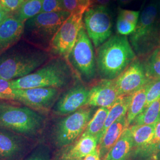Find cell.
Segmentation results:
<instances>
[{
	"label": "cell",
	"instance_id": "1",
	"mask_svg": "<svg viewBox=\"0 0 160 160\" xmlns=\"http://www.w3.org/2000/svg\"><path fill=\"white\" fill-rule=\"evenodd\" d=\"M50 58L46 50L26 42L17 43L0 55V78L12 81L32 74Z\"/></svg>",
	"mask_w": 160,
	"mask_h": 160
},
{
	"label": "cell",
	"instance_id": "2",
	"mask_svg": "<svg viewBox=\"0 0 160 160\" xmlns=\"http://www.w3.org/2000/svg\"><path fill=\"white\" fill-rule=\"evenodd\" d=\"M136 59L126 36L113 35L97 49V69L104 80L116 79Z\"/></svg>",
	"mask_w": 160,
	"mask_h": 160
},
{
	"label": "cell",
	"instance_id": "3",
	"mask_svg": "<svg viewBox=\"0 0 160 160\" xmlns=\"http://www.w3.org/2000/svg\"><path fill=\"white\" fill-rule=\"evenodd\" d=\"M72 79V71L68 61L63 58H52L24 77L11 81L13 89L38 87L60 88L67 86Z\"/></svg>",
	"mask_w": 160,
	"mask_h": 160
},
{
	"label": "cell",
	"instance_id": "4",
	"mask_svg": "<svg viewBox=\"0 0 160 160\" xmlns=\"http://www.w3.org/2000/svg\"><path fill=\"white\" fill-rule=\"evenodd\" d=\"M129 40L133 51L139 56L160 47V0H150L144 7Z\"/></svg>",
	"mask_w": 160,
	"mask_h": 160
},
{
	"label": "cell",
	"instance_id": "5",
	"mask_svg": "<svg viewBox=\"0 0 160 160\" xmlns=\"http://www.w3.org/2000/svg\"><path fill=\"white\" fill-rule=\"evenodd\" d=\"M45 117L28 106L0 103V127L24 137H33L42 130Z\"/></svg>",
	"mask_w": 160,
	"mask_h": 160
},
{
	"label": "cell",
	"instance_id": "6",
	"mask_svg": "<svg viewBox=\"0 0 160 160\" xmlns=\"http://www.w3.org/2000/svg\"><path fill=\"white\" fill-rule=\"evenodd\" d=\"M71 14L63 10L41 12L24 23L23 39L42 49L46 45L50 47L54 36Z\"/></svg>",
	"mask_w": 160,
	"mask_h": 160
},
{
	"label": "cell",
	"instance_id": "7",
	"mask_svg": "<svg viewBox=\"0 0 160 160\" xmlns=\"http://www.w3.org/2000/svg\"><path fill=\"white\" fill-rule=\"evenodd\" d=\"M68 61L80 77L86 81L93 80L96 75V59L92 42L83 26L80 29L75 44Z\"/></svg>",
	"mask_w": 160,
	"mask_h": 160
},
{
	"label": "cell",
	"instance_id": "8",
	"mask_svg": "<svg viewBox=\"0 0 160 160\" xmlns=\"http://www.w3.org/2000/svg\"><path fill=\"white\" fill-rule=\"evenodd\" d=\"M92 116L90 108H81L60 120L55 126L53 139L56 145L63 148L71 145L85 131Z\"/></svg>",
	"mask_w": 160,
	"mask_h": 160
},
{
	"label": "cell",
	"instance_id": "9",
	"mask_svg": "<svg viewBox=\"0 0 160 160\" xmlns=\"http://www.w3.org/2000/svg\"><path fill=\"white\" fill-rule=\"evenodd\" d=\"M82 19L87 33L95 48L112 36L113 17L108 7H90L84 13Z\"/></svg>",
	"mask_w": 160,
	"mask_h": 160
},
{
	"label": "cell",
	"instance_id": "10",
	"mask_svg": "<svg viewBox=\"0 0 160 160\" xmlns=\"http://www.w3.org/2000/svg\"><path fill=\"white\" fill-rule=\"evenodd\" d=\"M83 14L80 12L72 13L58 30L49 47L54 54L68 61L80 29L83 26Z\"/></svg>",
	"mask_w": 160,
	"mask_h": 160
},
{
	"label": "cell",
	"instance_id": "11",
	"mask_svg": "<svg viewBox=\"0 0 160 160\" xmlns=\"http://www.w3.org/2000/svg\"><path fill=\"white\" fill-rule=\"evenodd\" d=\"M14 94L15 101L36 111H46L55 102L59 89L52 87L14 89Z\"/></svg>",
	"mask_w": 160,
	"mask_h": 160
},
{
	"label": "cell",
	"instance_id": "12",
	"mask_svg": "<svg viewBox=\"0 0 160 160\" xmlns=\"http://www.w3.org/2000/svg\"><path fill=\"white\" fill-rule=\"evenodd\" d=\"M151 80L147 74L145 65L137 59L114 81L120 96L131 95Z\"/></svg>",
	"mask_w": 160,
	"mask_h": 160
},
{
	"label": "cell",
	"instance_id": "13",
	"mask_svg": "<svg viewBox=\"0 0 160 160\" xmlns=\"http://www.w3.org/2000/svg\"><path fill=\"white\" fill-rule=\"evenodd\" d=\"M90 90L81 84L74 86L59 97L53 107L57 115L69 114L82 108L87 104Z\"/></svg>",
	"mask_w": 160,
	"mask_h": 160
},
{
	"label": "cell",
	"instance_id": "14",
	"mask_svg": "<svg viewBox=\"0 0 160 160\" xmlns=\"http://www.w3.org/2000/svg\"><path fill=\"white\" fill-rule=\"evenodd\" d=\"M28 147L24 136L0 127V160H20Z\"/></svg>",
	"mask_w": 160,
	"mask_h": 160
},
{
	"label": "cell",
	"instance_id": "15",
	"mask_svg": "<svg viewBox=\"0 0 160 160\" xmlns=\"http://www.w3.org/2000/svg\"><path fill=\"white\" fill-rule=\"evenodd\" d=\"M120 97L114 80L102 79L90 90L87 105L110 109Z\"/></svg>",
	"mask_w": 160,
	"mask_h": 160
},
{
	"label": "cell",
	"instance_id": "16",
	"mask_svg": "<svg viewBox=\"0 0 160 160\" xmlns=\"http://www.w3.org/2000/svg\"><path fill=\"white\" fill-rule=\"evenodd\" d=\"M24 23L10 15L0 25V55L16 44L23 35Z\"/></svg>",
	"mask_w": 160,
	"mask_h": 160
},
{
	"label": "cell",
	"instance_id": "17",
	"mask_svg": "<svg viewBox=\"0 0 160 160\" xmlns=\"http://www.w3.org/2000/svg\"><path fill=\"white\" fill-rule=\"evenodd\" d=\"M98 139L88 135H81L74 143L68 146L62 153L61 160H81L92 153L98 147Z\"/></svg>",
	"mask_w": 160,
	"mask_h": 160
},
{
	"label": "cell",
	"instance_id": "18",
	"mask_svg": "<svg viewBox=\"0 0 160 160\" xmlns=\"http://www.w3.org/2000/svg\"><path fill=\"white\" fill-rule=\"evenodd\" d=\"M128 127L126 116L118 119L109 126L98 145L100 158L106 157Z\"/></svg>",
	"mask_w": 160,
	"mask_h": 160
},
{
	"label": "cell",
	"instance_id": "19",
	"mask_svg": "<svg viewBox=\"0 0 160 160\" xmlns=\"http://www.w3.org/2000/svg\"><path fill=\"white\" fill-rule=\"evenodd\" d=\"M131 131L127 128L104 160H127L133 148Z\"/></svg>",
	"mask_w": 160,
	"mask_h": 160
},
{
	"label": "cell",
	"instance_id": "20",
	"mask_svg": "<svg viewBox=\"0 0 160 160\" xmlns=\"http://www.w3.org/2000/svg\"><path fill=\"white\" fill-rule=\"evenodd\" d=\"M155 125H133L129 127L131 133L133 147L137 148L138 151L141 152L147 148L152 141L154 133Z\"/></svg>",
	"mask_w": 160,
	"mask_h": 160
},
{
	"label": "cell",
	"instance_id": "21",
	"mask_svg": "<svg viewBox=\"0 0 160 160\" xmlns=\"http://www.w3.org/2000/svg\"><path fill=\"white\" fill-rule=\"evenodd\" d=\"M148 84L131 94V101L126 114L128 126L132 124L138 116L141 114L145 109L147 102Z\"/></svg>",
	"mask_w": 160,
	"mask_h": 160
},
{
	"label": "cell",
	"instance_id": "22",
	"mask_svg": "<svg viewBox=\"0 0 160 160\" xmlns=\"http://www.w3.org/2000/svg\"><path fill=\"white\" fill-rule=\"evenodd\" d=\"M131 95L120 96L114 104L109 109V113L106 119L101 139L109 126L118 119L126 116L131 101Z\"/></svg>",
	"mask_w": 160,
	"mask_h": 160
},
{
	"label": "cell",
	"instance_id": "23",
	"mask_svg": "<svg viewBox=\"0 0 160 160\" xmlns=\"http://www.w3.org/2000/svg\"><path fill=\"white\" fill-rule=\"evenodd\" d=\"M109 111V109L105 108H99L97 109L95 113L92 115L91 120L89 121L82 135H88L95 137L98 139L99 143Z\"/></svg>",
	"mask_w": 160,
	"mask_h": 160
},
{
	"label": "cell",
	"instance_id": "24",
	"mask_svg": "<svg viewBox=\"0 0 160 160\" xmlns=\"http://www.w3.org/2000/svg\"><path fill=\"white\" fill-rule=\"evenodd\" d=\"M160 119V98H159L143 109L142 112L138 116L132 123L137 125H155Z\"/></svg>",
	"mask_w": 160,
	"mask_h": 160
},
{
	"label": "cell",
	"instance_id": "25",
	"mask_svg": "<svg viewBox=\"0 0 160 160\" xmlns=\"http://www.w3.org/2000/svg\"><path fill=\"white\" fill-rule=\"evenodd\" d=\"M42 2L43 0H25L19 9L12 15L17 20L24 23L28 20L40 14Z\"/></svg>",
	"mask_w": 160,
	"mask_h": 160
},
{
	"label": "cell",
	"instance_id": "26",
	"mask_svg": "<svg viewBox=\"0 0 160 160\" xmlns=\"http://www.w3.org/2000/svg\"><path fill=\"white\" fill-rule=\"evenodd\" d=\"M145 67L150 80L160 79V47L155 49L145 64Z\"/></svg>",
	"mask_w": 160,
	"mask_h": 160
},
{
	"label": "cell",
	"instance_id": "27",
	"mask_svg": "<svg viewBox=\"0 0 160 160\" xmlns=\"http://www.w3.org/2000/svg\"><path fill=\"white\" fill-rule=\"evenodd\" d=\"M160 98V79L151 80L148 84L145 108L155 100Z\"/></svg>",
	"mask_w": 160,
	"mask_h": 160
},
{
	"label": "cell",
	"instance_id": "28",
	"mask_svg": "<svg viewBox=\"0 0 160 160\" xmlns=\"http://www.w3.org/2000/svg\"><path fill=\"white\" fill-rule=\"evenodd\" d=\"M23 160H51L49 149L45 145H40Z\"/></svg>",
	"mask_w": 160,
	"mask_h": 160
},
{
	"label": "cell",
	"instance_id": "29",
	"mask_svg": "<svg viewBox=\"0 0 160 160\" xmlns=\"http://www.w3.org/2000/svg\"><path fill=\"white\" fill-rule=\"evenodd\" d=\"M116 30L118 34L128 36L132 34L135 30L137 25L129 22L125 18L118 15L116 20Z\"/></svg>",
	"mask_w": 160,
	"mask_h": 160
},
{
	"label": "cell",
	"instance_id": "30",
	"mask_svg": "<svg viewBox=\"0 0 160 160\" xmlns=\"http://www.w3.org/2000/svg\"><path fill=\"white\" fill-rule=\"evenodd\" d=\"M0 99L15 101L14 89L12 87L11 81L0 78Z\"/></svg>",
	"mask_w": 160,
	"mask_h": 160
},
{
	"label": "cell",
	"instance_id": "31",
	"mask_svg": "<svg viewBox=\"0 0 160 160\" xmlns=\"http://www.w3.org/2000/svg\"><path fill=\"white\" fill-rule=\"evenodd\" d=\"M60 11H62L61 0H43L41 12H52Z\"/></svg>",
	"mask_w": 160,
	"mask_h": 160
},
{
	"label": "cell",
	"instance_id": "32",
	"mask_svg": "<svg viewBox=\"0 0 160 160\" xmlns=\"http://www.w3.org/2000/svg\"><path fill=\"white\" fill-rule=\"evenodd\" d=\"M25 0H0L3 8L10 15L14 14L22 5Z\"/></svg>",
	"mask_w": 160,
	"mask_h": 160
},
{
	"label": "cell",
	"instance_id": "33",
	"mask_svg": "<svg viewBox=\"0 0 160 160\" xmlns=\"http://www.w3.org/2000/svg\"><path fill=\"white\" fill-rule=\"evenodd\" d=\"M140 11H132L125 9H119V14L120 16L125 18L129 22L137 25L140 16Z\"/></svg>",
	"mask_w": 160,
	"mask_h": 160
},
{
	"label": "cell",
	"instance_id": "34",
	"mask_svg": "<svg viewBox=\"0 0 160 160\" xmlns=\"http://www.w3.org/2000/svg\"><path fill=\"white\" fill-rule=\"evenodd\" d=\"M159 142H160V119L157 121V122L155 125L154 133L152 141L151 142V143L147 148L145 149L140 152L146 155H148L149 152Z\"/></svg>",
	"mask_w": 160,
	"mask_h": 160
},
{
	"label": "cell",
	"instance_id": "35",
	"mask_svg": "<svg viewBox=\"0 0 160 160\" xmlns=\"http://www.w3.org/2000/svg\"><path fill=\"white\" fill-rule=\"evenodd\" d=\"M61 4L63 11L69 12L71 14L80 12L78 0H61Z\"/></svg>",
	"mask_w": 160,
	"mask_h": 160
},
{
	"label": "cell",
	"instance_id": "36",
	"mask_svg": "<svg viewBox=\"0 0 160 160\" xmlns=\"http://www.w3.org/2000/svg\"><path fill=\"white\" fill-rule=\"evenodd\" d=\"M113 0H92L90 7H108Z\"/></svg>",
	"mask_w": 160,
	"mask_h": 160
},
{
	"label": "cell",
	"instance_id": "37",
	"mask_svg": "<svg viewBox=\"0 0 160 160\" xmlns=\"http://www.w3.org/2000/svg\"><path fill=\"white\" fill-rule=\"evenodd\" d=\"M92 0H78L79 10L80 12L84 14L91 6Z\"/></svg>",
	"mask_w": 160,
	"mask_h": 160
},
{
	"label": "cell",
	"instance_id": "38",
	"mask_svg": "<svg viewBox=\"0 0 160 160\" xmlns=\"http://www.w3.org/2000/svg\"><path fill=\"white\" fill-rule=\"evenodd\" d=\"M148 155H151L156 160L160 159V142L157 143L153 149L149 152ZM147 155V156H148Z\"/></svg>",
	"mask_w": 160,
	"mask_h": 160
},
{
	"label": "cell",
	"instance_id": "39",
	"mask_svg": "<svg viewBox=\"0 0 160 160\" xmlns=\"http://www.w3.org/2000/svg\"><path fill=\"white\" fill-rule=\"evenodd\" d=\"M100 157V154H99V151L98 148H97L92 152L91 154L88 155L87 156L86 158L82 159L81 160H101Z\"/></svg>",
	"mask_w": 160,
	"mask_h": 160
},
{
	"label": "cell",
	"instance_id": "40",
	"mask_svg": "<svg viewBox=\"0 0 160 160\" xmlns=\"http://www.w3.org/2000/svg\"><path fill=\"white\" fill-rule=\"evenodd\" d=\"M9 16L10 14L6 12L0 3V25Z\"/></svg>",
	"mask_w": 160,
	"mask_h": 160
},
{
	"label": "cell",
	"instance_id": "41",
	"mask_svg": "<svg viewBox=\"0 0 160 160\" xmlns=\"http://www.w3.org/2000/svg\"><path fill=\"white\" fill-rule=\"evenodd\" d=\"M135 0H118V2L120 6H126L132 3Z\"/></svg>",
	"mask_w": 160,
	"mask_h": 160
},
{
	"label": "cell",
	"instance_id": "42",
	"mask_svg": "<svg viewBox=\"0 0 160 160\" xmlns=\"http://www.w3.org/2000/svg\"></svg>",
	"mask_w": 160,
	"mask_h": 160
}]
</instances>
